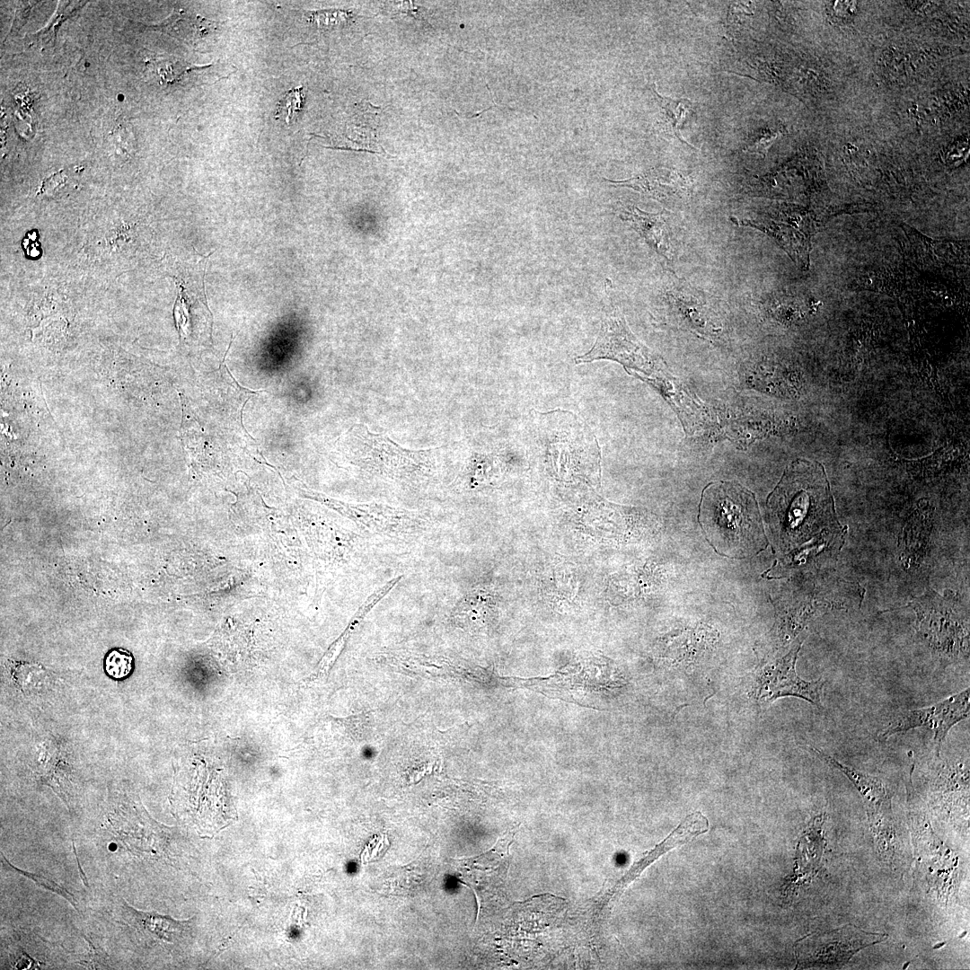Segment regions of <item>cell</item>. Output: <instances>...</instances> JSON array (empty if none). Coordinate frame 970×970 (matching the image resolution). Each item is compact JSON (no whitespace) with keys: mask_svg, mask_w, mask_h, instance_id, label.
Returning <instances> with one entry per match:
<instances>
[{"mask_svg":"<svg viewBox=\"0 0 970 970\" xmlns=\"http://www.w3.org/2000/svg\"><path fill=\"white\" fill-rule=\"evenodd\" d=\"M739 225L752 226L772 236L798 268L809 267L811 237L816 228L812 213L798 207H784L753 219L732 218Z\"/></svg>","mask_w":970,"mask_h":970,"instance_id":"4","label":"cell"},{"mask_svg":"<svg viewBox=\"0 0 970 970\" xmlns=\"http://www.w3.org/2000/svg\"><path fill=\"white\" fill-rule=\"evenodd\" d=\"M121 909L125 922L146 940L173 943L188 923L154 912L137 911L125 902Z\"/></svg>","mask_w":970,"mask_h":970,"instance_id":"12","label":"cell"},{"mask_svg":"<svg viewBox=\"0 0 970 970\" xmlns=\"http://www.w3.org/2000/svg\"><path fill=\"white\" fill-rule=\"evenodd\" d=\"M651 91L657 101L661 113V124L664 128L681 143L693 148L692 145L683 140L680 133V128L683 125L686 117L693 112L692 103L687 99L674 100L662 96L657 92L655 84H653Z\"/></svg>","mask_w":970,"mask_h":970,"instance_id":"14","label":"cell"},{"mask_svg":"<svg viewBox=\"0 0 970 970\" xmlns=\"http://www.w3.org/2000/svg\"><path fill=\"white\" fill-rule=\"evenodd\" d=\"M812 749L825 763L839 770L853 783L864 801L868 817L892 815L890 792L879 778L843 764L818 749Z\"/></svg>","mask_w":970,"mask_h":970,"instance_id":"10","label":"cell"},{"mask_svg":"<svg viewBox=\"0 0 970 970\" xmlns=\"http://www.w3.org/2000/svg\"><path fill=\"white\" fill-rule=\"evenodd\" d=\"M1 864H2V868L5 871H7V870L13 871L16 874H19V875H21V876H22V877H24L26 878H29V879L32 880L37 886H41V887L45 888L46 890H48V891H50L52 893H55V894L58 895L59 896L63 897L74 908L78 910L77 901L75 898V896L73 895V894L68 892L66 888H64L62 886L57 884L56 881L51 880V879H49V878H48V877H44L42 875L24 871V870H22L20 869L15 868L11 862H9L7 860V859L5 858V856L4 855L3 852H1Z\"/></svg>","mask_w":970,"mask_h":970,"instance_id":"17","label":"cell"},{"mask_svg":"<svg viewBox=\"0 0 970 970\" xmlns=\"http://www.w3.org/2000/svg\"><path fill=\"white\" fill-rule=\"evenodd\" d=\"M653 354L631 333L619 309L613 308L603 316L598 336L593 347L575 358L576 364L611 359L625 366H645L652 361Z\"/></svg>","mask_w":970,"mask_h":970,"instance_id":"7","label":"cell"},{"mask_svg":"<svg viewBox=\"0 0 970 970\" xmlns=\"http://www.w3.org/2000/svg\"><path fill=\"white\" fill-rule=\"evenodd\" d=\"M346 444L351 463L372 478L410 489L437 481L438 448L407 449L383 434L370 432L363 424L350 428Z\"/></svg>","mask_w":970,"mask_h":970,"instance_id":"1","label":"cell"},{"mask_svg":"<svg viewBox=\"0 0 970 970\" xmlns=\"http://www.w3.org/2000/svg\"><path fill=\"white\" fill-rule=\"evenodd\" d=\"M700 522L715 547L745 552L762 547L764 535L754 496L734 483H715L705 489Z\"/></svg>","mask_w":970,"mask_h":970,"instance_id":"2","label":"cell"},{"mask_svg":"<svg viewBox=\"0 0 970 970\" xmlns=\"http://www.w3.org/2000/svg\"><path fill=\"white\" fill-rule=\"evenodd\" d=\"M75 173V168L74 170L65 169L45 179L40 190V193L48 196L59 193L61 190L68 187L70 182H73L72 176Z\"/></svg>","mask_w":970,"mask_h":970,"instance_id":"20","label":"cell"},{"mask_svg":"<svg viewBox=\"0 0 970 970\" xmlns=\"http://www.w3.org/2000/svg\"><path fill=\"white\" fill-rule=\"evenodd\" d=\"M607 181L610 184L626 187L665 203L674 195L686 191L685 179L678 172L666 168H652L627 180Z\"/></svg>","mask_w":970,"mask_h":970,"instance_id":"11","label":"cell"},{"mask_svg":"<svg viewBox=\"0 0 970 970\" xmlns=\"http://www.w3.org/2000/svg\"><path fill=\"white\" fill-rule=\"evenodd\" d=\"M302 99L303 94L301 87L287 92L278 103L277 117L289 124L301 110Z\"/></svg>","mask_w":970,"mask_h":970,"instance_id":"19","label":"cell"},{"mask_svg":"<svg viewBox=\"0 0 970 970\" xmlns=\"http://www.w3.org/2000/svg\"><path fill=\"white\" fill-rule=\"evenodd\" d=\"M916 614L919 632L929 647L951 659L968 656V613L959 597L929 589L908 604Z\"/></svg>","mask_w":970,"mask_h":970,"instance_id":"3","label":"cell"},{"mask_svg":"<svg viewBox=\"0 0 970 970\" xmlns=\"http://www.w3.org/2000/svg\"><path fill=\"white\" fill-rule=\"evenodd\" d=\"M496 607V595L490 590L476 588L466 593L458 602L454 615L459 620L482 624Z\"/></svg>","mask_w":970,"mask_h":970,"instance_id":"13","label":"cell"},{"mask_svg":"<svg viewBox=\"0 0 970 970\" xmlns=\"http://www.w3.org/2000/svg\"><path fill=\"white\" fill-rule=\"evenodd\" d=\"M802 641H799L786 656L763 665L757 671L756 700L770 703L776 699L794 696L822 707V692L824 682L805 681L796 672V662Z\"/></svg>","mask_w":970,"mask_h":970,"instance_id":"6","label":"cell"},{"mask_svg":"<svg viewBox=\"0 0 970 970\" xmlns=\"http://www.w3.org/2000/svg\"><path fill=\"white\" fill-rule=\"evenodd\" d=\"M779 134V130L769 127L759 128L748 136L743 151L758 153L765 156L768 147Z\"/></svg>","mask_w":970,"mask_h":970,"instance_id":"18","label":"cell"},{"mask_svg":"<svg viewBox=\"0 0 970 970\" xmlns=\"http://www.w3.org/2000/svg\"><path fill=\"white\" fill-rule=\"evenodd\" d=\"M969 688L951 695L931 706L906 710L898 715L883 731L880 740H886L897 733L917 728L932 731L937 755L948 731L956 724L968 718L970 710Z\"/></svg>","mask_w":970,"mask_h":970,"instance_id":"8","label":"cell"},{"mask_svg":"<svg viewBox=\"0 0 970 970\" xmlns=\"http://www.w3.org/2000/svg\"><path fill=\"white\" fill-rule=\"evenodd\" d=\"M11 675L17 688L27 695L40 693L49 680L47 670L40 664L30 662L13 664Z\"/></svg>","mask_w":970,"mask_h":970,"instance_id":"15","label":"cell"},{"mask_svg":"<svg viewBox=\"0 0 970 970\" xmlns=\"http://www.w3.org/2000/svg\"><path fill=\"white\" fill-rule=\"evenodd\" d=\"M886 939V934L868 932L847 924L802 939L798 948V958L802 964L810 966H842L860 950Z\"/></svg>","mask_w":970,"mask_h":970,"instance_id":"5","label":"cell"},{"mask_svg":"<svg viewBox=\"0 0 970 970\" xmlns=\"http://www.w3.org/2000/svg\"><path fill=\"white\" fill-rule=\"evenodd\" d=\"M619 216L627 222L655 252L672 261L671 229L665 210L649 213L634 205H625L621 207Z\"/></svg>","mask_w":970,"mask_h":970,"instance_id":"9","label":"cell"},{"mask_svg":"<svg viewBox=\"0 0 970 970\" xmlns=\"http://www.w3.org/2000/svg\"><path fill=\"white\" fill-rule=\"evenodd\" d=\"M134 657L127 649L116 648L110 649L104 659L105 673L115 680L127 678L133 671Z\"/></svg>","mask_w":970,"mask_h":970,"instance_id":"16","label":"cell"},{"mask_svg":"<svg viewBox=\"0 0 970 970\" xmlns=\"http://www.w3.org/2000/svg\"><path fill=\"white\" fill-rule=\"evenodd\" d=\"M750 3L735 2L730 4L728 13V29L730 31L741 28L752 15Z\"/></svg>","mask_w":970,"mask_h":970,"instance_id":"21","label":"cell"}]
</instances>
